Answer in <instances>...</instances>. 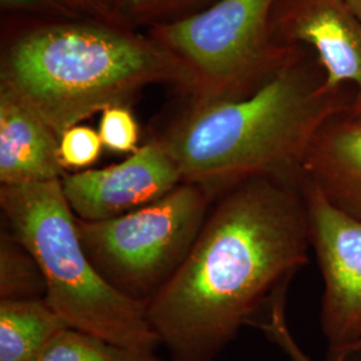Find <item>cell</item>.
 <instances>
[{"mask_svg": "<svg viewBox=\"0 0 361 361\" xmlns=\"http://www.w3.org/2000/svg\"><path fill=\"white\" fill-rule=\"evenodd\" d=\"M350 6V8L360 16L361 19V0H345Z\"/></svg>", "mask_w": 361, "mask_h": 361, "instance_id": "22", "label": "cell"}, {"mask_svg": "<svg viewBox=\"0 0 361 361\" xmlns=\"http://www.w3.org/2000/svg\"><path fill=\"white\" fill-rule=\"evenodd\" d=\"M62 1L71 11H74L83 19L97 20L110 26L130 28L119 13L116 0H62Z\"/></svg>", "mask_w": 361, "mask_h": 361, "instance_id": "20", "label": "cell"}, {"mask_svg": "<svg viewBox=\"0 0 361 361\" xmlns=\"http://www.w3.org/2000/svg\"><path fill=\"white\" fill-rule=\"evenodd\" d=\"M0 207L8 232L38 262L46 302L70 328L128 348L157 350L161 341L147 304L121 293L95 269L61 180L1 185Z\"/></svg>", "mask_w": 361, "mask_h": 361, "instance_id": "4", "label": "cell"}, {"mask_svg": "<svg viewBox=\"0 0 361 361\" xmlns=\"http://www.w3.org/2000/svg\"><path fill=\"white\" fill-rule=\"evenodd\" d=\"M355 91L332 83L317 58L301 49L253 95L222 104L186 106L157 137L183 180L217 198L253 177L301 178L316 133L352 109Z\"/></svg>", "mask_w": 361, "mask_h": 361, "instance_id": "2", "label": "cell"}, {"mask_svg": "<svg viewBox=\"0 0 361 361\" xmlns=\"http://www.w3.org/2000/svg\"><path fill=\"white\" fill-rule=\"evenodd\" d=\"M285 301L286 295L277 297L256 326L265 334L273 344L283 350L289 361H313L300 347L289 329L285 313Z\"/></svg>", "mask_w": 361, "mask_h": 361, "instance_id": "18", "label": "cell"}, {"mask_svg": "<svg viewBox=\"0 0 361 361\" xmlns=\"http://www.w3.org/2000/svg\"><path fill=\"white\" fill-rule=\"evenodd\" d=\"M276 0H217L180 20L149 28L147 37L171 54L183 71L186 106L244 99L289 65L302 47L273 35Z\"/></svg>", "mask_w": 361, "mask_h": 361, "instance_id": "5", "label": "cell"}, {"mask_svg": "<svg viewBox=\"0 0 361 361\" xmlns=\"http://www.w3.org/2000/svg\"><path fill=\"white\" fill-rule=\"evenodd\" d=\"M178 61L131 28L91 19L49 20L22 30L1 50L0 87L13 92L59 135L152 85L180 90Z\"/></svg>", "mask_w": 361, "mask_h": 361, "instance_id": "3", "label": "cell"}, {"mask_svg": "<svg viewBox=\"0 0 361 361\" xmlns=\"http://www.w3.org/2000/svg\"><path fill=\"white\" fill-rule=\"evenodd\" d=\"M301 178L253 177L214 200L189 255L147 301L171 361H214L310 261Z\"/></svg>", "mask_w": 361, "mask_h": 361, "instance_id": "1", "label": "cell"}, {"mask_svg": "<svg viewBox=\"0 0 361 361\" xmlns=\"http://www.w3.org/2000/svg\"><path fill=\"white\" fill-rule=\"evenodd\" d=\"M271 31L290 47L310 50L328 79L355 91L350 113L361 116V19L345 0H276Z\"/></svg>", "mask_w": 361, "mask_h": 361, "instance_id": "9", "label": "cell"}, {"mask_svg": "<svg viewBox=\"0 0 361 361\" xmlns=\"http://www.w3.org/2000/svg\"><path fill=\"white\" fill-rule=\"evenodd\" d=\"M3 11L34 13L50 20L83 19L71 11L62 0H0Z\"/></svg>", "mask_w": 361, "mask_h": 361, "instance_id": "19", "label": "cell"}, {"mask_svg": "<svg viewBox=\"0 0 361 361\" xmlns=\"http://www.w3.org/2000/svg\"><path fill=\"white\" fill-rule=\"evenodd\" d=\"M301 177L332 207L361 221V116L348 110L324 123L308 147Z\"/></svg>", "mask_w": 361, "mask_h": 361, "instance_id": "10", "label": "cell"}, {"mask_svg": "<svg viewBox=\"0 0 361 361\" xmlns=\"http://www.w3.org/2000/svg\"><path fill=\"white\" fill-rule=\"evenodd\" d=\"M326 361H361V340L343 348L328 350Z\"/></svg>", "mask_w": 361, "mask_h": 361, "instance_id": "21", "label": "cell"}, {"mask_svg": "<svg viewBox=\"0 0 361 361\" xmlns=\"http://www.w3.org/2000/svg\"><path fill=\"white\" fill-rule=\"evenodd\" d=\"M61 182L75 217L91 222L116 219L153 204L183 178L174 159L154 138L116 165L67 173Z\"/></svg>", "mask_w": 361, "mask_h": 361, "instance_id": "8", "label": "cell"}, {"mask_svg": "<svg viewBox=\"0 0 361 361\" xmlns=\"http://www.w3.org/2000/svg\"><path fill=\"white\" fill-rule=\"evenodd\" d=\"M216 197L183 180L146 207L106 221L78 219V233L95 269L116 290L146 302L189 255Z\"/></svg>", "mask_w": 361, "mask_h": 361, "instance_id": "6", "label": "cell"}, {"mask_svg": "<svg viewBox=\"0 0 361 361\" xmlns=\"http://www.w3.org/2000/svg\"><path fill=\"white\" fill-rule=\"evenodd\" d=\"M98 133L104 147L113 153L133 154L140 149V126L128 106H113L102 111Z\"/></svg>", "mask_w": 361, "mask_h": 361, "instance_id": "16", "label": "cell"}, {"mask_svg": "<svg viewBox=\"0 0 361 361\" xmlns=\"http://www.w3.org/2000/svg\"><path fill=\"white\" fill-rule=\"evenodd\" d=\"M66 174L59 135L20 98L0 87L1 185L61 180Z\"/></svg>", "mask_w": 361, "mask_h": 361, "instance_id": "11", "label": "cell"}, {"mask_svg": "<svg viewBox=\"0 0 361 361\" xmlns=\"http://www.w3.org/2000/svg\"><path fill=\"white\" fill-rule=\"evenodd\" d=\"M125 23L137 27H152L171 23L198 13L217 0H116Z\"/></svg>", "mask_w": 361, "mask_h": 361, "instance_id": "15", "label": "cell"}, {"mask_svg": "<svg viewBox=\"0 0 361 361\" xmlns=\"http://www.w3.org/2000/svg\"><path fill=\"white\" fill-rule=\"evenodd\" d=\"M46 284L38 262L10 232L0 238V301L44 298Z\"/></svg>", "mask_w": 361, "mask_h": 361, "instance_id": "14", "label": "cell"}, {"mask_svg": "<svg viewBox=\"0 0 361 361\" xmlns=\"http://www.w3.org/2000/svg\"><path fill=\"white\" fill-rule=\"evenodd\" d=\"M104 143L99 133L89 126L75 125L59 138V155L63 168L79 170L89 168L98 161Z\"/></svg>", "mask_w": 361, "mask_h": 361, "instance_id": "17", "label": "cell"}, {"mask_svg": "<svg viewBox=\"0 0 361 361\" xmlns=\"http://www.w3.org/2000/svg\"><path fill=\"white\" fill-rule=\"evenodd\" d=\"M310 246L323 276L320 323L328 350L361 340V221L332 207L301 177Z\"/></svg>", "mask_w": 361, "mask_h": 361, "instance_id": "7", "label": "cell"}, {"mask_svg": "<svg viewBox=\"0 0 361 361\" xmlns=\"http://www.w3.org/2000/svg\"><path fill=\"white\" fill-rule=\"evenodd\" d=\"M38 361H162L155 352L128 348L99 336L66 328L51 340Z\"/></svg>", "mask_w": 361, "mask_h": 361, "instance_id": "13", "label": "cell"}, {"mask_svg": "<svg viewBox=\"0 0 361 361\" xmlns=\"http://www.w3.org/2000/svg\"><path fill=\"white\" fill-rule=\"evenodd\" d=\"M68 328L44 298L0 301V361H38L61 331Z\"/></svg>", "mask_w": 361, "mask_h": 361, "instance_id": "12", "label": "cell"}]
</instances>
